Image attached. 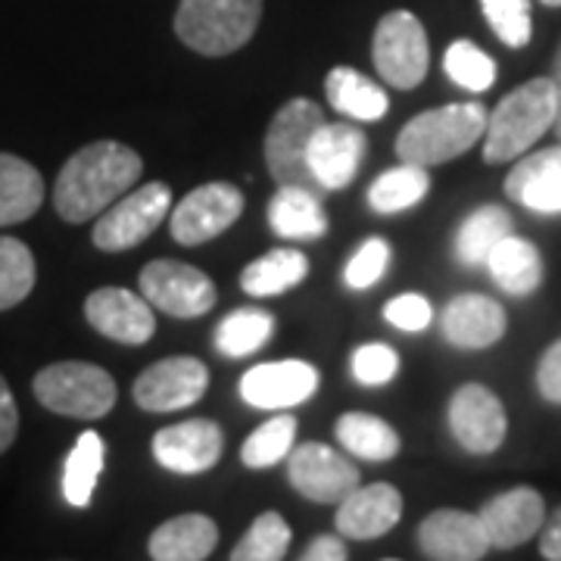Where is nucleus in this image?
<instances>
[{
  "label": "nucleus",
  "mask_w": 561,
  "mask_h": 561,
  "mask_svg": "<svg viewBox=\"0 0 561 561\" xmlns=\"http://www.w3.org/2000/svg\"><path fill=\"white\" fill-rule=\"evenodd\" d=\"M387 265H390V243L381 241V238H371V241L362 243L353 260L346 262V275L343 278H346V284L353 290H365V287L381 280Z\"/></svg>",
  "instance_id": "obj_39"
},
{
  "label": "nucleus",
  "mask_w": 561,
  "mask_h": 561,
  "mask_svg": "<svg viewBox=\"0 0 561 561\" xmlns=\"http://www.w3.org/2000/svg\"><path fill=\"white\" fill-rule=\"evenodd\" d=\"M402 515V496L390 483L356 486L350 496L337 502V530L350 540H378L390 534Z\"/></svg>",
  "instance_id": "obj_20"
},
{
  "label": "nucleus",
  "mask_w": 561,
  "mask_h": 561,
  "mask_svg": "<svg viewBox=\"0 0 561 561\" xmlns=\"http://www.w3.org/2000/svg\"><path fill=\"white\" fill-rule=\"evenodd\" d=\"M483 265L490 268V275L502 290L512 294V297H527L542 284L540 250L530 241H524V238H515V234L502 238L490 250Z\"/></svg>",
  "instance_id": "obj_25"
},
{
  "label": "nucleus",
  "mask_w": 561,
  "mask_h": 561,
  "mask_svg": "<svg viewBox=\"0 0 561 561\" xmlns=\"http://www.w3.org/2000/svg\"><path fill=\"white\" fill-rule=\"evenodd\" d=\"M44 203V179L32 162L0 153V228L32 219Z\"/></svg>",
  "instance_id": "obj_27"
},
{
  "label": "nucleus",
  "mask_w": 561,
  "mask_h": 561,
  "mask_svg": "<svg viewBox=\"0 0 561 561\" xmlns=\"http://www.w3.org/2000/svg\"><path fill=\"white\" fill-rule=\"evenodd\" d=\"M505 309L481 294H461L443 309V337L459 350H483L502 341Z\"/></svg>",
  "instance_id": "obj_21"
},
{
  "label": "nucleus",
  "mask_w": 561,
  "mask_h": 561,
  "mask_svg": "<svg viewBox=\"0 0 561 561\" xmlns=\"http://www.w3.org/2000/svg\"><path fill=\"white\" fill-rule=\"evenodd\" d=\"M419 546L427 559L437 561H478L493 549L481 515L459 508H440L427 515L419 527Z\"/></svg>",
  "instance_id": "obj_16"
},
{
  "label": "nucleus",
  "mask_w": 561,
  "mask_h": 561,
  "mask_svg": "<svg viewBox=\"0 0 561 561\" xmlns=\"http://www.w3.org/2000/svg\"><path fill=\"white\" fill-rule=\"evenodd\" d=\"M297 437V419L294 415H278L256 427L241 449V459L247 468H272L290 456Z\"/></svg>",
  "instance_id": "obj_35"
},
{
  "label": "nucleus",
  "mask_w": 561,
  "mask_h": 561,
  "mask_svg": "<svg viewBox=\"0 0 561 561\" xmlns=\"http://www.w3.org/2000/svg\"><path fill=\"white\" fill-rule=\"evenodd\" d=\"M540 3H546V7H561V0H540Z\"/></svg>",
  "instance_id": "obj_47"
},
{
  "label": "nucleus",
  "mask_w": 561,
  "mask_h": 561,
  "mask_svg": "<svg viewBox=\"0 0 561 561\" xmlns=\"http://www.w3.org/2000/svg\"><path fill=\"white\" fill-rule=\"evenodd\" d=\"M537 387L542 400L561 405V341H556L542 353L540 368H537Z\"/></svg>",
  "instance_id": "obj_42"
},
{
  "label": "nucleus",
  "mask_w": 561,
  "mask_h": 561,
  "mask_svg": "<svg viewBox=\"0 0 561 561\" xmlns=\"http://www.w3.org/2000/svg\"><path fill=\"white\" fill-rule=\"evenodd\" d=\"M275 319L265 309H238L216 328V350L225 356H250L272 337Z\"/></svg>",
  "instance_id": "obj_33"
},
{
  "label": "nucleus",
  "mask_w": 561,
  "mask_h": 561,
  "mask_svg": "<svg viewBox=\"0 0 561 561\" xmlns=\"http://www.w3.org/2000/svg\"><path fill=\"white\" fill-rule=\"evenodd\" d=\"M542 559L561 561V508L542 524V540H540Z\"/></svg>",
  "instance_id": "obj_45"
},
{
  "label": "nucleus",
  "mask_w": 561,
  "mask_h": 561,
  "mask_svg": "<svg viewBox=\"0 0 561 561\" xmlns=\"http://www.w3.org/2000/svg\"><path fill=\"white\" fill-rule=\"evenodd\" d=\"M346 546H343L341 537H331V534H324V537H316V540L306 546V552H302V559L306 561H346Z\"/></svg>",
  "instance_id": "obj_44"
},
{
  "label": "nucleus",
  "mask_w": 561,
  "mask_h": 561,
  "mask_svg": "<svg viewBox=\"0 0 561 561\" xmlns=\"http://www.w3.org/2000/svg\"><path fill=\"white\" fill-rule=\"evenodd\" d=\"M324 94L331 106L343 113L346 119L353 122H378L387 116L390 101L381 84H375L371 79H365L362 72L350 69V66H337L328 72L324 79Z\"/></svg>",
  "instance_id": "obj_26"
},
{
  "label": "nucleus",
  "mask_w": 561,
  "mask_h": 561,
  "mask_svg": "<svg viewBox=\"0 0 561 561\" xmlns=\"http://www.w3.org/2000/svg\"><path fill=\"white\" fill-rule=\"evenodd\" d=\"M287 478L306 500L341 502L359 486V468L324 443H306L290 449Z\"/></svg>",
  "instance_id": "obj_12"
},
{
  "label": "nucleus",
  "mask_w": 561,
  "mask_h": 561,
  "mask_svg": "<svg viewBox=\"0 0 561 561\" xmlns=\"http://www.w3.org/2000/svg\"><path fill=\"white\" fill-rule=\"evenodd\" d=\"M209 387V371L194 356H169L144 368L135 381V402L144 412H179L194 402Z\"/></svg>",
  "instance_id": "obj_11"
},
{
  "label": "nucleus",
  "mask_w": 561,
  "mask_h": 561,
  "mask_svg": "<svg viewBox=\"0 0 561 561\" xmlns=\"http://www.w3.org/2000/svg\"><path fill=\"white\" fill-rule=\"evenodd\" d=\"M243 213V194L228 181H213L191 191L175 206L169 231L181 247H201L228 231Z\"/></svg>",
  "instance_id": "obj_10"
},
{
  "label": "nucleus",
  "mask_w": 561,
  "mask_h": 561,
  "mask_svg": "<svg viewBox=\"0 0 561 561\" xmlns=\"http://www.w3.org/2000/svg\"><path fill=\"white\" fill-rule=\"evenodd\" d=\"M397 368H400V356L387 343H368L353 353V375L365 387H381L393 381Z\"/></svg>",
  "instance_id": "obj_40"
},
{
  "label": "nucleus",
  "mask_w": 561,
  "mask_h": 561,
  "mask_svg": "<svg viewBox=\"0 0 561 561\" xmlns=\"http://www.w3.org/2000/svg\"><path fill=\"white\" fill-rule=\"evenodd\" d=\"M140 294L172 319H201L216 306V284L201 268L175 260L150 262L140 272Z\"/></svg>",
  "instance_id": "obj_9"
},
{
  "label": "nucleus",
  "mask_w": 561,
  "mask_h": 561,
  "mask_svg": "<svg viewBox=\"0 0 561 561\" xmlns=\"http://www.w3.org/2000/svg\"><path fill=\"white\" fill-rule=\"evenodd\" d=\"M319 390V371L300 359L265 362L243 375L241 397L256 409H290Z\"/></svg>",
  "instance_id": "obj_18"
},
{
  "label": "nucleus",
  "mask_w": 561,
  "mask_h": 561,
  "mask_svg": "<svg viewBox=\"0 0 561 561\" xmlns=\"http://www.w3.org/2000/svg\"><path fill=\"white\" fill-rule=\"evenodd\" d=\"M505 194L534 213H561V144L524 157L508 172Z\"/></svg>",
  "instance_id": "obj_22"
},
{
  "label": "nucleus",
  "mask_w": 561,
  "mask_h": 561,
  "mask_svg": "<svg viewBox=\"0 0 561 561\" xmlns=\"http://www.w3.org/2000/svg\"><path fill=\"white\" fill-rule=\"evenodd\" d=\"M443 66H446L449 79L456 81L459 88H465V91H474V94L490 91L493 81H496V62L490 60L481 47L471 44V41H453L449 50H446Z\"/></svg>",
  "instance_id": "obj_37"
},
{
  "label": "nucleus",
  "mask_w": 561,
  "mask_h": 561,
  "mask_svg": "<svg viewBox=\"0 0 561 561\" xmlns=\"http://www.w3.org/2000/svg\"><path fill=\"white\" fill-rule=\"evenodd\" d=\"M383 319L400 331H424L434 319V309L419 294H402V297L383 306Z\"/></svg>",
  "instance_id": "obj_41"
},
{
  "label": "nucleus",
  "mask_w": 561,
  "mask_h": 561,
  "mask_svg": "<svg viewBox=\"0 0 561 561\" xmlns=\"http://www.w3.org/2000/svg\"><path fill=\"white\" fill-rule=\"evenodd\" d=\"M365 147H368V138L356 125L321 122L319 131L309 140V169L321 184V191H343L356 179L365 160Z\"/></svg>",
  "instance_id": "obj_17"
},
{
  "label": "nucleus",
  "mask_w": 561,
  "mask_h": 561,
  "mask_svg": "<svg viewBox=\"0 0 561 561\" xmlns=\"http://www.w3.org/2000/svg\"><path fill=\"white\" fill-rule=\"evenodd\" d=\"M449 427H453V437L461 443V449L474 456H486L502 446L508 421L493 390H486L483 383H465L453 393V402H449Z\"/></svg>",
  "instance_id": "obj_13"
},
{
  "label": "nucleus",
  "mask_w": 561,
  "mask_h": 561,
  "mask_svg": "<svg viewBox=\"0 0 561 561\" xmlns=\"http://www.w3.org/2000/svg\"><path fill=\"white\" fill-rule=\"evenodd\" d=\"M481 10L496 38L508 47H524L534 35L530 0H481Z\"/></svg>",
  "instance_id": "obj_38"
},
{
  "label": "nucleus",
  "mask_w": 561,
  "mask_h": 561,
  "mask_svg": "<svg viewBox=\"0 0 561 561\" xmlns=\"http://www.w3.org/2000/svg\"><path fill=\"white\" fill-rule=\"evenodd\" d=\"M552 84H556V135L561 140V44H559V54H556V62H552Z\"/></svg>",
  "instance_id": "obj_46"
},
{
  "label": "nucleus",
  "mask_w": 561,
  "mask_h": 561,
  "mask_svg": "<svg viewBox=\"0 0 561 561\" xmlns=\"http://www.w3.org/2000/svg\"><path fill=\"white\" fill-rule=\"evenodd\" d=\"M486 131V110L481 103H449L427 110L409 122L397 138V157L409 165H440L468 153Z\"/></svg>",
  "instance_id": "obj_3"
},
{
  "label": "nucleus",
  "mask_w": 561,
  "mask_h": 561,
  "mask_svg": "<svg viewBox=\"0 0 561 561\" xmlns=\"http://www.w3.org/2000/svg\"><path fill=\"white\" fill-rule=\"evenodd\" d=\"M431 191V179L421 165H409L402 162L397 169H387L383 175H378V181L368 187V203L375 213H402L409 206L424 201V194Z\"/></svg>",
  "instance_id": "obj_32"
},
{
  "label": "nucleus",
  "mask_w": 561,
  "mask_h": 561,
  "mask_svg": "<svg viewBox=\"0 0 561 561\" xmlns=\"http://www.w3.org/2000/svg\"><path fill=\"white\" fill-rule=\"evenodd\" d=\"M225 437L216 421L194 419L162 427L153 437V459L175 474H203L221 459Z\"/></svg>",
  "instance_id": "obj_15"
},
{
  "label": "nucleus",
  "mask_w": 561,
  "mask_h": 561,
  "mask_svg": "<svg viewBox=\"0 0 561 561\" xmlns=\"http://www.w3.org/2000/svg\"><path fill=\"white\" fill-rule=\"evenodd\" d=\"M144 172L138 150L119 140H98L72 153L57 175L54 187V209L62 221H81L101 216L106 206L119 201L125 191L135 187Z\"/></svg>",
  "instance_id": "obj_1"
},
{
  "label": "nucleus",
  "mask_w": 561,
  "mask_h": 561,
  "mask_svg": "<svg viewBox=\"0 0 561 561\" xmlns=\"http://www.w3.org/2000/svg\"><path fill=\"white\" fill-rule=\"evenodd\" d=\"M290 527L280 518L278 512H265L256 522L250 524V530L243 534V540L234 546L231 559L234 561H278L290 549Z\"/></svg>",
  "instance_id": "obj_36"
},
{
  "label": "nucleus",
  "mask_w": 561,
  "mask_h": 561,
  "mask_svg": "<svg viewBox=\"0 0 561 561\" xmlns=\"http://www.w3.org/2000/svg\"><path fill=\"white\" fill-rule=\"evenodd\" d=\"M262 0H181L175 35L203 57H228L253 38Z\"/></svg>",
  "instance_id": "obj_4"
},
{
  "label": "nucleus",
  "mask_w": 561,
  "mask_h": 561,
  "mask_svg": "<svg viewBox=\"0 0 561 561\" xmlns=\"http://www.w3.org/2000/svg\"><path fill=\"white\" fill-rule=\"evenodd\" d=\"M219 542V527L206 515H179L160 524L150 537V559L157 561H203Z\"/></svg>",
  "instance_id": "obj_23"
},
{
  "label": "nucleus",
  "mask_w": 561,
  "mask_h": 561,
  "mask_svg": "<svg viewBox=\"0 0 561 561\" xmlns=\"http://www.w3.org/2000/svg\"><path fill=\"white\" fill-rule=\"evenodd\" d=\"M512 234V216L502 206H481L468 219L461 221L459 238H456V253L465 265H483L490 250Z\"/></svg>",
  "instance_id": "obj_31"
},
{
  "label": "nucleus",
  "mask_w": 561,
  "mask_h": 561,
  "mask_svg": "<svg viewBox=\"0 0 561 561\" xmlns=\"http://www.w3.org/2000/svg\"><path fill=\"white\" fill-rule=\"evenodd\" d=\"M268 225L278 238L287 241H316L328 231L321 194L294 184L278 187V194L268 203Z\"/></svg>",
  "instance_id": "obj_24"
},
{
  "label": "nucleus",
  "mask_w": 561,
  "mask_h": 561,
  "mask_svg": "<svg viewBox=\"0 0 561 561\" xmlns=\"http://www.w3.org/2000/svg\"><path fill=\"white\" fill-rule=\"evenodd\" d=\"M334 434H337V443L343 449H350L353 456L365 461H390L400 453V434L378 415L346 412L337 421Z\"/></svg>",
  "instance_id": "obj_29"
},
{
  "label": "nucleus",
  "mask_w": 561,
  "mask_h": 561,
  "mask_svg": "<svg viewBox=\"0 0 561 561\" xmlns=\"http://www.w3.org/2000/svg\"><path fill=\"white\" fill-rule=\"evenodd\" d=\"M306 275H309V260L300 250L280 247L243 268L241 287L250 297H278L284 290L297 287Z\"/></svg>",
  "instance_id": "obj_28"
},
{
  "label": "nucleus",
  "mask_w": 561,
  "mask_h": 561,
  "mask_svg": "<svg viewBox=\"0 0 561 561\" xmlns=\"http://www.w3.org/2000/svg\"><path fill=\"white\" fill-rule=\"evenodd\" d=\"M35 256L16 238H0V312L20 306L35 287Z\"/></svg>",
  "instance_id": "obj_34"
},
{
  "label": "nucleus",
  "mask_w": 561,
  "mask_h": 561,
  "mask_svg": "<svg viewBox=\"0 0 561 561\" xmlns=\"http://www.w3.org/2000/svg\"><path fill=\"white\" fill-rule=\"evenodd\" d=\"M324 122L319 103L309 98H294L278 110V116L268 125L265 135V162L272 179L278 181V187H306L321 194V184L309 169V140L319 131Z\"/></svg>",
  "instance_id": "obj_6"
},
{
  "label": "nucleus",
  "mask_w": 561,
  "mask_h": 561,
  "mask_svg": "<svg viewBox=\"0 0 561 561\" xmlns=\"http://www.w3.org/2000/svg\"><path fill=\"white\" fill-rule=\"evenodd\" d=\"M481 524L496 549H515L530 537H537L546 524V505L542 496L530 486H515L500 493L481 508Z\"/></svg>",
  "instance_id": "obj_19"
},
{
  "label": "nucleus",
  "mask_w": 561,
  "mask_h": 561,
  "mask_svg": "<svg viewBox=\"0 0 561 561\" xmlns=\"http://www.w3.org/2000/svg\"><path fill=\"white\" fill-rule=\"evenodd\" d=\"M103 474V440L98 431H84L62 468V496L69 505L84 508L98 490Z\"/></svg>",
  "instance_id": "obj_30"
},
{
  "label": "nucleus",
  "mask_w": 561,
  "mask_h": 561,
  "mask_svg": "<svg viewBox=\"0 0 561 561\" xmlns=\"http://www.w3.org/2000/svg\"><path fill=\"white\" fill-rule=\"evenodd\" d=\"M172 191L162 181H150L128 197H119L113 206L103 209V216L94 225V247L103 253H122L131 250L140 241H147L162 219L169 216Z\"/></svg>",
  "instance_id": "obj_8"
},
{
  "label": "nucleus",
  "mask_w": 561,
  "mask_h": 561,
  "mask_svg": "<svg viewBox=\"0 0 561 561\" xmlns=\"http://www.w3.org/2000/svg\"><path fill=\"white\" fill-rule=\"evenodd\" d=\"M375 69L390 88L397 91H412L419 88L427 66H431V47H427V32L415 13L409 10H393L387 13L378 28H375V44H371Z\"/></svg>",
  "instance_id": "obj_7"
},
{
  "label": "nucleus",
  "mask_w": 561,
  "mask_h": 561,
  "mask_svg": "<svg viewBox=\"0 0 561 561\" xmlns=\"http://www.w3.org/2000/svg\"><path fill=\"white\" fill-rule=\"evenodd\" d=\"M556 125V84L552 79H534L518 91L505 94L500 106L486 116L483 162L500 165L524 157L537 140Z\"/></svg>",
  "instance_id": "obj_2"
},
{
  "label": "nucleus",
  "mask_w": 561,
  "mask_h": 561,
  "mask_svg": "<svg viewBox=\"0 0 561 561\" xmlns=\"http://www.w3.org/2000/svg\"><path fill=\"white\" fill-rule=\"evenodd\" d=\"M20 434V409H16V400L10 393V387L0 375V453H7L13 440Z\"/></svg>",
  "instance_id": "obj_43"
},
{
  "label": "nucleus",
  "mask_w": 561,
  "mask_h": 561,
  "mask_svg": "<svg viewBox=\"0 0 561 561\" xmlns=\"http://www.w3.org/2000/svg\"><path fill=\"white\" fill-rule=\"evenodd\" d=\"M32 393L44 409L81 421L110 415L119 400L113 375L91 362H57L41 368L32 381Z\"/></svg>",
  "instance_id": "obj_5"
},
{
  "label": "nucleus",
  "mask_w": 561,
  "mask_h": 561,
  "mask_svg": "<svg viewBox=\"0 0 561 561\" xmlns=\"http://www.w3.org/2000/svg\"><path fill=\"white\" fill-rule=\"evenodd\" d=\"M84 319L88 324L125 346H144L157 331V319L150 302L140 300L138 294L122 287H101L84 300Z\"/></svg>",
  "instance_id": "obj_14"
}]
</instances>
